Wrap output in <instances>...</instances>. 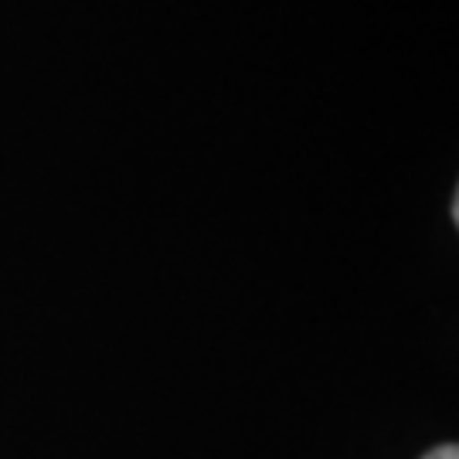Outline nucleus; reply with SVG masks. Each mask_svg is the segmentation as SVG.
Wrapping results in <instances>:
<instances>
[{
    "instance_id": "obj_1",
    "label": "nucleus",
    "mask_w": 459,
    "mask_h": 459,
    "mask_svg": "<svg viewBox=\"0 0 459 459\" xmlns=\"http://www.w3.org/2000/svg\"><path fill=\"white\" fill-rule=\"evenodd\" d=\"M426 459H459V449L453 443H449V446H436V449H432Z\"/></svg>"
}]
</instances>
